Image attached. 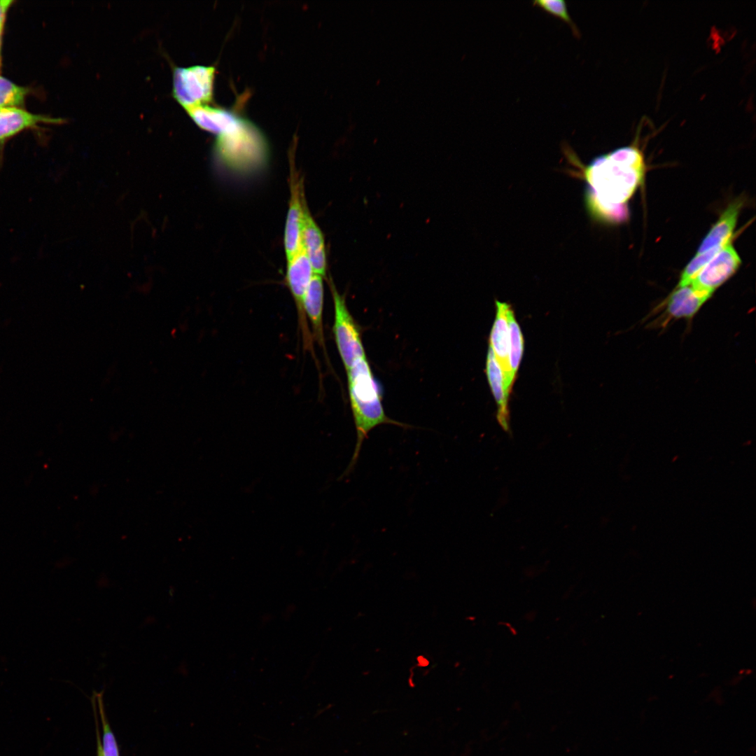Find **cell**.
<instances>
[{
	"label": "cell",
	"mask_w": 756,
	"mask_h": 756,
	"mask_svg": "<svg viewBox=\"0 0 756 756\" xmlns=\"http://www.w3.org/2000/svg\"><path fill=\"white\" fill-rule=\"evenodd\" d=\"M645 169L643 155L635 146L598 156L584 167L586 203L592 216L609 223L626 220V202L643 183Z\"/></svg>",
	"instance_id": "6da1fadb"
},
{
	"label": "cell",
	"mask_w": 756,
	"mask_h": 756,
	"mask_svg": "<svg viewBox=\"0 0 756 756\" xmlns=\"http://www.w3.org/2000/svg\"><path fill=\"white\" fill-rule=\"evenodd\" d=\"M350 404L356 431V442L352 457L343 476L354 468L363 442L369 433L382 424L407 425L390 419L386 414L382 397L370 367L364 357L346 370Z\"/></svg>",
	"instance_id": "7a4b0ae2"
},
{
	"label": "cell",
	"mask_w": 756,
	"mask_h": 756,
	"mask_svg": "<svg viewBox=\"0 0 756 756\" xmlns=\"http://www.w3.org/2000/svg\"><path fill=\"white\" fill-rule=\"evenodd\" d=\"M215 150L223 163L239 169L262 163L267 155V145L260 131L253 123L240 118L217 135Z\"/></svg>",
	"instance_id": "3957f363"
},
{
	"label": "cell",
	"mask_w": 756,
	"mask_h": 756,
	"mask_svg": "<svg viewBox=\"0 0 756 756\" xmlns=\"http://www.w3.org/2000/svg\"><path fill=\"white\" fill-rule=\"evenodd\" d=\"M215 68L196 65L175 67L173 71V96L186 109L207 104L213 97Z\"/></svg>",
	"instance_id": "277c9868"
},
{
	"label": "cell",
	"mask_w": 756,
	"mask_h": 756,
	"mask_svg": "<svg viewBox=\"0 0 756 756\" xmlns=\"http://www.w3.org/2000/svg\"><path fill=\"white\" fill-rule=\"evenodd\" d=\"M334 304L333 333L337 347L346 370L356 361L366 357L358 325L349 312L345 298L330 284Z\"/></svg>",
	"instance_id": "5b68a950"
},
{
	"label": "cell",
	"mask_w": 756,
	"mask_h": 756,
	"mask_svg": "<svg viewBox=\"0 0 756 756\" xmlns=\"http://www.w3.org/2000/svg\"><path fill=\"white\" fill-rule=\"evenodd\" d=\"M712 296L711 293L695 288L689 284L677 286L669 296L654 310V326H666L673 319L692 318L702 305Z\"/></svg>",
	"instance_id": "8992f818"
},
{
	"label": "cell",
	"mask_w": 756,
	"mask_h": 756,
	"mask_svg": "<svg viewBox=\"0 0 756 756\" xmlns=\"http://www.w3.org/2000/svg\"><path fill=\"white\" fill-rule=\"evenodd\" d=\"M314 274L310 261L302 246L299 251L287 260L285 280L296 304L298 322L302 329L304 344L308 346V349H312V342L307 323L304 300Z\"/></svg>",
	"instance_id": "52a82bcc"
},
{
	"label": "cell",
	"mask_w": 756,
	"mask_h": 756,
	"mask_svg": "<svg viewBox=\"0 0 756 756\" xmlns=\"http://www.w3.org/2000/svg\"><path fill=\"white\" fill-rule=\"evenodd\" d=\"M289 181L290 199L284 234V246L287 260L302 246L304 206L306 202L302 180L300 178L293 166L290 167Z\"/></svg>",
	"instance_id": "ba28073f"
},
{
	"label": "cell",
	"mask_w": 756,
	"mask_h": 756,
	"mask_svg": "<svg viewBox=\"0 0 756 756\" xmlns=\"http://www.w3.org/2000/svg\"><path fill=\"white\" fill-rule=\"evenodd\" d=\"M741 262V258L730 241L708 262L690 284L696 289L713 294L716 288L736 272Z\"/></svg>",
	"instance_id": "9c48e42d"
},
{
	"label": "cell",
	"mask_w": 756,
	"mask_h": 756,
	"mask_svg": "<svg viewBox=\"0 0 756 756\" xmlns=\"http://www.w3.org/2000/svg\"><path fill=\"white\" fill-rule=\"evenodd\" d=\"M509 304L496 301V313L489 337V346L501 370L505 393L509 399L513 383L510 378L509 364V335L506 311Z\"/></svg>",
	"instance_id": "30bf717a"
},
{
	"label": "cell",
	"mask_w": 756,
	"mask_h": 756,
	"mask_svg": "<svg viewBox=\"0 0 756 756\" xmlns=\"http://www.w3.org/2000/svg\"><path fill=\"white\" fill-rule=\"evenodd\" d=\"M302 244L314 274L325 276L327 269L325 239L321 229L309 212L307 202L304 206Z\"/></svg>",
	"instance_id": "8fae6325"
},
{
	"label": "cell",
	"mask_w": 756,
	"mask_h": 756,
	"mask_svg": "<svg viewBox=\"0 0 756 756\" xmlns=\"http://www.w3.org/2000/svg\"><path fill=\"white\" fill-rule=\"evenodd\" d=\"M60 118L29 113L21 108H0V144L16 134L40 123L57 124Z\"/></svg>",
	"instance_id": "7c38bea8"
},
{
	"label": "cell",
	"mask_w": 756,
	"mask_h": 756,
	"mask_svg": "<svg viewBox=\"0 0 756 756\" xmlns=\"http://www.w3.org/2000/svg\"><path fill=\"white\" fill-rule=\"evenodd\" d=\"M742 205V201L738 200L732 202L727 207L702 240L697 253H704L714 248L723 246L732 241Z\"/></svg>",
	"instance_id": "4fadbf2b"
},
{
	"label": "cell",
	"mask_w": 756,
	"mask_h": 756,
	"mask_svg": "<svg viewBox=\"0 0 756 756\" xmlns=\"http://www.w3.org/2000/svg\"><path fill=\"white\" fill-rule=\"evenodd\" d=\"M186 111L198 127L217 135L230 128L239 119L232 112L208 104L192 106L186 108Z\"/></svg>",
	"instance_id": "5bb4252c"
},
{
	"label": "cell",
	"mask_w": 756,
	"mask_h": 756,
	"mask_svg": "<svg viewBox=\"0 0 756 756\" xmlns=\"http://www.w3.org/2000/svg\"><path fill=\"white\" fill-rule=\"evenodd\" d=\"M323 295V276L314 274L304 297V309L312 328V337L322 347L324 346Z\"/></svg>",
	"instance_id": "9a60e30c"
},
{
	"label": "cell",
	"mask_w": 756,
	"mask_h": 756,
	"mask_svg": "<svg viewBox=\"0 0 756 756\" xmlns=\"http://www.w3.org/2000/svg\"><path fill=\"white\" fill-rule=\"evenodd\" d=\"M486 370L488 382L497 405L496 416L498 422L505 432H509L510 412L508 399L505 393L501 370L490 346L487 353Z\"/></svg>",
	"instance_id": "2e32d148"
},
{
	"label": "cell",
	"mask_w": 756,
	"mask_h": 756,
	"mask_svg": "<svg viewBox=\"0 0 756 756\" xmlns=\"http://www.w3.org/2000/svg\"><path fill=\"white\" fill-rule=\"evenodd\" d=\"M509 335V364L510 378L514 382L524 351V338L522 330L510 305L506 311Z\"/></svg>",
	"instance_id": "e0dca14e"
},
{
	"label": "cell",
	"mask_w": 756,
	"mask_h": 756,
	"mask_svg": "<svg viewBox=\"0 0 756 756\" xmlns=\"http://www.w3.org/2000/svg\"><path fill=\"white\" fill-rule=\"evenodd\" d=\"M27 94V88L0 76V108H19L24 104Z\"/></svg>",
	"instance_id": "ac0fdd59"
},
{
	"label": "cell",
	"mask_w": 756,
	"mask_h": 756,
	"mask_svg": "<svg viewBox=\"0 0 756 756\" xmlns=\"http://www.w3.org/2000/svg\"><path fill=\"white\" fill-rule=\"evenodd\" d=\"M97 701H98L99 713L100 714V718H101V721H102V741H101V740L99 739V734H98V731H97V744L99 746V748H100V750H101V752H102V756H120L118 746L115 736L113 734V732H112V730H111V729L110 727V725L108 724V722L107 720V718L106 717L102 699V697L100 696L98 697Z\"/></svg>",
	"instance_id": "d6986e66"
},
{
	"label": "cell",
	"mask_w": 756,
	"mask_h": 756,
	"mask_svg": "<svg viewBox=\"0 0 756 756\" xmlns=\"http://www.w3.org/2000/svg\"><path fill=\"white\" fill-rule=\"evenodd\" d=\"M723 246L714 248L704 253H697L685 267L678 286L689 285L699 272Z\"/></svg>",
	"instance_id": "ffe728a7"
},
{
	"label": "cell",
	"mask_w": 756,
	"mask_h": 756,
	"mask_svg": "<svg viewBox=\"0 0 756 756\" xmlns=\"http://www.w3.org/2000/svg\"><path fill=\"white\" fill-rule=\"evenodd\" d=\"M535 6L543 9L547 13L553 15L566 23L572 29L573 33L576 37L580 36V31L568 14L566 4L563 0H540L533 2Z\"/></svg>",
	"instance_id": "44dd1931"
},
{
	"label": "cell",
	"mask_w": 756,
	"mask_h": 756,
	"mask_svg": "<svg viewBox=\"0 0 756 756\" xmlns=\"http://www.w3.org/2000/svg\"><path fill=\"white\" fill-rule=\"evenodd\" d=\"M12 3L10 0H0V24H4L6 14Z\"/></svg>",
	"instance_id": "7402d4cb"
},
{
	"label": "cell",
	"mask_w": 756,
	"mask_h": 756,
	"mask_svg": "<svg viewBox=\"0 0 756 756\" xmlns=\"http://www.w3.org/2000/svg\"><path fill=\"white\" fill-rule=\"evenodd\" d=\"M3 27H4V24H0V68H1V34H2Z\"/></svg>",
	"instance_id": "603a6c76"
},
{
	"label": "cell",
	"mask_w": 756,
	"mask_h": 756,
	"mask_svg": "<svg viewBox=\"0 0 756 756\" xmlns=\"http://www.w3.org/2000/svg\"><path fill=\"white\" fill-rule=\"evenodd\" d=\"M97 756H102L100 748H99V746H98V744H97Z\"/></svg>",
	"instance_id": "cb8c5ba5"
}]
</instances>
